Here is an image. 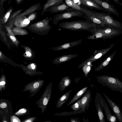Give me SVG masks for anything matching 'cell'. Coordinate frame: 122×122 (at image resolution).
<instances>
[{
	"label": "cell",
	"instance_id": "1",
	"mask_svg": "<svg viewBox=\"0 0 122 122\" xmlns=\"http://www.w3.org/2000/svg\"><path fill=\"white\" fill-rule=\"evenodd\" d=\"M60 27L74 31L86 30L91 33L97 28V25L89 20L64 22L59 24Z\"/></svg>",
	"mask_w": 122,
	"mask_h": 122
},
{
	"label": "cell",
	"instance_id": "2",
	"mask_svg": "<svg viewBox=\"0 0 122 122\" xmlns=\"http://www.w3.org/2000/svg\"><path fill=\"white\" fill-rule=\"evenodd\" d=\"M81 10H84L103 21L109 27L121 30L122 29V24L114 19L109 14L98 12L88 9L82 5Z\"/></svg>",
	"mask_w": 122,
	"mask_h": 122
},
{
	"label": "cell",
	"instance_id": "3",
	"mask_svg": "<svg viewBox=\"0 0 122 122\" xmlns=\"http://www.w3.org/2000/svg\"><path fill=\"white\" fill-rule=\"evenodd\" d=\"M97 81L103 86L111 90L122 93V82L115 77L103 75L96 77Z\"/></svg>",
	"mask_w": 122,
	"mask_h": 122
},
{
	"label": "cell",
	"instance_id": "4",
	"mask_svg": "<svg viewBox=\"0 0 122 122\" xmlns=\"http://www.w3.org/2000/svg\"><path fill=\"white\" fill-rule=\"evenodd\" d=\"M83 12L81 10L71 8L60 14L55 15L52 21L54 25L57 24L60 21L70 18L74 17H82Z\"/></svg>",
	"mask_w": 122,
	"mask_h": 122
},
{
	"label": "cell",
	"instance_id": "5",
	"mask_svg": "<svg viewBox=\"0 0 122 122\" xmlns=\"http://www.w3.org/2000/svg\"><path fill=\"white\" fill-rule=\"evenodd\" d=\"M115 44V43H113L108 48L99 50H95L93 55L79 64L77 67L78 68H82L84 65L86 64L92 66L93 62L100 58L107 52L113 47Z\"/></svg>",
	"mask_w": 122,
	"mask_h": 122
},
{
	"label": "cell",
	"instance_id": "6",
	"mask_svg": "<svg viewBox=\"0 0 122 122\" xmlns=\"http://www.w3.org/2000/svg\"><path fill=\"white\" fill-rule=\"evenodd\" d=\"M103 94L111 107L117 119L120 122H122V112L120 108L104 93Z\"/></svg>",
	"mask_w": 122,
	"mask_h": 122
},
{
	"label": "cell",
	"instance_id": "7",
	"mask_svg": "<svg viewBox=\"0 0 122 122\" xmlns=\"http://www.w3.org/2000/svg\"><path fill=\"white\" fill-rule=\"evenodd\" d=\"M101 6L105 11L109 13H112L117 16L119 14L114 6L105 1L102 0H91Z\"/></svg>",
	"mask_w": 122,
	"mask_h": 122
},
{
	"label": "cell",
	"instance_id": "8",
	"mask_svg": "<svg viewBox=\"0 0 122 122\" xmlns=\"http://www.w3.org/2000/svg\"><path fill=\"white\" fill-rule=\"evenodd\" d=\"M99 95L107 121L110 122H117L116 118L111 113L105 100L99 93Z\"/></svg>",
	"mask_w": 122,
	"mask_h": 122
},
{
	"label": "cell",
	"instance_id": "9",
	"mask_svg": "<svg viewBox=\"0 0 122 122\" xmlns=\"http://www.w3.org/2000/svg\"><path fill=\"white\" fill-rule=\"evenodd\" d=\"M91 99V93L90 90H87L81 98L82 113L85 112L86 109L88 110L89 107Z\"/></svg>",
	"mask_w": 122,
	"mask_h": 122
},
{
	"label": "cell",
	"instance_id": "10",
	"mask_svg": "<svg viewBox=\"0 0 122 122\" xmlns=\"http://www.w3.org/2000/svg\"><path fill=\"white\" fill-rule=\"evenodd\" d=\"M97 92L95 99V106L100 122H105V119L103 110V105L100 101L99 95Z\"/></svg>",
	"mask_w": 122,
	"mask_h": 122
},
{
	"label": "cell",
	"instance_id": "11",
	"mask_svg": "<svg viewBox=\"0 0 122 122\" xmlns=\"http://www.w3.org/2000/svg\"><path fill=\"white\" fill-rule=\"evenodd\" d=\"M72 8L69 6L65 2L54 5L50 7L46 12L50 11L51 13H55L68 10Z\"/></svg>",
	"mask_w": 122,
	"mask_h": 122
},
{
	"label": "cell",
	"instance_id": "12",
	"mask_svg": "<svg viewBox=\"0 0 122 122\" xmlns=\"http://www.w3.org/2000/svg\"><path fill=\"white\" fill-rule=\"evenodd\" d=\"M84 13V15L82 17L86 20L91 21L96 24L97 26V28L98 26L104 27L105 25H107L104 22L101 20L93 16L88 12L83 10H81Z\"/></svg>",
	"mask_w": 122,
	"mask_h": 122
},
{
	"label": "cell",
	"instance_id": "13",
	"mask_svg": "<svg viewBox=\"0 0 122 122\" xmlns=\"http://www.w3.org/2000/svg\"><path fill=\"white\" fill-rule=\"evenodd\" d=\"M51 17L48 18L47 17L41 20L38 21L31 25L30 27L37 28H45L47 29L50 30L52 28V26L49 25V23L50 21L52 20Z\"/></svg>",
	"mask_w": 122,
	"mask_h": 122
},
{
	"label": "cell",
	"instance_id": "14",
	"mask_svg": "<svg viewBox=\"0 0 122 122\" xmlns=\"http://www.w3.org/2000/svg\"><path fill=\"white\" fill-rule=\"evenodd\" d=\"M99 30L104 34L112 37L118 36L122 33L121 30L113 28L106 27L103 28H98Z\"/></svg>",
	"mask_w": 122,
	"mask_h": 122
},
{
	"label": "cell",
	"instance_id": "15",
	"mask_svg": "<svg viewBox=\"0 0 122 122\" xmlns=\"http://www.w3.org/2000/svg\"><path fill=\"white\" fill-rule=\"evenodd\" d=\"M41 4L38 3L34 4L21 13L16 17H19L23 16L26 17L29 16L31 14L35 12V11L41 9Z\"/></svg>",
	"mask_w": 122,
	"mask_h": 122
},
{
	"label": "cell",
	"instance_id": "16",
	"mask_svg": "<svg viewBox=\"0 0 122 122\" xmlns=\"http://www.w3.org/2000/svg\"><path fill=\"white\" fill-rule=\"evenodd\" d=\"M78 56V54H68L59 56L53 60V63L56 65L60 64L69 61Z\"/></svg>",
	"mask_w": 122,
	"mask_h": 122
},
{
	"label": "cell",
	"instance_id": "17",
	"mask_svg": "<svg viewBox=\"0 0 122 122\" xmlns=\"http://www.w3.org/2000/svg\"><path fill=\"white\" fill-rule=\"evenodd\" d=\"M82 39L75 41L73 42L67 43L54 47L52 48L53 51H60L68 49L78 45L82 43Z\"/></svg>",
	"mask_w": 122,
	"mask_h": 122
},
{
	"label": "cell",
	"instance_id": "18",
	"mask_svg": "<svg viewBox=\"0 0 122 122\" xmlns=\"http://www.w3.org/2000/svg\"><path fill=\"white\" fill-rule=\"evenodd\" d=\"M91 33L92 35L88 36L87 38V39L95 40L102 39L105 40L112 38L111 36L104 34L100 31L98 28L96 29Z\"/></svg>",
	"mask_w": 122,
	"mask_h": 122
},
{
	"label": "cell",
	"instance_id": "19",
	"mask_svg": "<svg viewBox=\"0 0 122 122\" xmlns=\"http://www.w3.org/2000/svg\"><path fill=\"white\" fill-rule=\"evenodd\" d=\"M81 4L90 9L104 10V9L100 5L91 0H79Z\"/></svg>",
	"mask_w": 122,
	"mask_h": 122
},
{
	"label": "cell",
	"instance_id": "20",
	"mask_svg": "<svg viewBox=\"0 0 122 122\" xmlns=\"http://www.w3.org/2000/svg\"><path fill=\"white\" fill-rule=\"evenodd\" d=\"M71 80L68 76H65L61 80L59 83L58 87L60 91L61 92L67 87L70 86Z\"/></svg>",
	"mask_w": 122,
	"mask_h": 122
},
{
	"label": "cell",
	"instance_id": "21",
	"mask_svg": "<svg viewBox=\"0 0 122 122\" xmlns=\"http://www.w3.org/2000/svg\"><path fill=\"white\" fill-rule=\"evenodd\" d=\"M116 51H117L115 50L112 54L107 57L94 70V71H99L106 67L112 60L115 54Z\"/></svg>",
	"mask_w": 122,
	"mask_h": 122
},
{
	"label": "cell",
	"instance_id": "22",
	"mask_svg": "<svg viewBox=\"0 0 122 122\" xmlns=\"http://www.w3.org/2000/svg\"><path fill=\"white\" fill-rule=\"evenodd\" d=\"M30 21L26 17H16L15 20L14 24L18 27H24L28 25Z\"/></svg>",
	"mask_w": 122,
	"mask_h": 122
},
{
	"label": "cell",
	"instance_id": "23",
	"mask_svg": "<svg viewBox=\"0 0 122 122\" xmlns=\"http://www.w3.org/2000/svg\"><path fill=\"white\" fill-rule=\"evenodd\" d=\"M63 2V0H47L43 5L41 15H42L50 7L62 3Z\"/></svg>",
	"mask_w": 122,
	"mask_h": 122
},
{
	"label": "cell",
	"instance_id": "24",
	"mask_svg": "<svg viewBox=\"0 0 122 122\" xmlns=\"http://www.w3.org/2000/svg\"><path fill=\"white\" fill-rule=\"evenodd\" d=\"M72 91L71 89L68 91L58 99L56 102V108H59L62 106L68 100Z\"/></svg>",
	"mask_w": 122,
	"mask_h": 122
},
{
	"label": "cell",
	"instance_id": "25",
	"mask_svg": "<svg viewBox=\"0 0 122 122\" xmlns=\"http://www.w3.org/2000/svg\"><path fill=\"white\" fill-rule=\"evenodd\" d=\"M87 88L88 87L87 86L81 89L69 101L67 105L69 106L73 104L80 97L82 96L87 90Z\"/></svg>",
	"mask_w": 122,
	"mask_h": 122
},
{
	"label": "cell",
	"instance_id": "26",
	"mask_svg": "<svg viewBox=\"0 0 122 122\" xmlns=\"http://www.w3.org/2000/svg\"><path fill=\"white\" fill-rule=\"evenodd\" d=\"M13 9V8L12 7H10L7 10L2 17L0 18V20L2 24L5 23L8 20L10 15L12 13Z\"/></svg>",
	"mask_w": 122,
	"mask_h": 122
},
{
	"label": "cell",
	"instance_id": "27",
	"mask_svg": "<svg viewBox=\"0 0 122 122\" xmlns=\"http://www.w3.org/2000/svg\"><path fill=\"white\" fill-rule=\"evenodd\" d=\"M69 6L72 8L81 10V6L75 3L73 0H64Z\"/></svg>",
	"mask_w": 122,
	"mask_h": 122
},
{
	"label": "cell",
	"instance_id": "28",
	"mask_svg": "<svg viewBox=\"0 0 122 122\" xmlns=\"http://www.w3.org/2000/svg\"><path fill=\"white\" fill-rule=\"evenodd\" d=\"M70 107L75 111L81 110V98L80 99L75 103L71 105Z\"/></svg>",
	"mask_w": 122,
	"mask_h": 122
},
{
	"label": "cell",
	"instance_id": "29",
	"mask_svg": "<svg viewBox=\"0 0 122 122\" xmlns=\"http://www.w3.org/2000/svg\"><path fill=\"white\" fill-rule=\"evenodd\" d=\"M25 9H20L12 13L10 15L8 20V22L13 20H15L17 17Z\"/></svg>",
	"mask_w": 122,
	"mask_h": 122
},
{
	"label": "cell",
	"instance_id": "30",
	"mask_svg": "<svg viewBox=\"0 0 122 122\" xmlns=\"http://www.w3.org/2000/svg\"><path fill=\"white\" fill-rule=\"evenodd\" d=\"M92 66L87 64H85L82 67V70L84 73V76H86L87 77L88 74L90 71Z\"/></svg>",
	"mask_w": 122,
	"mask_h": 122
},
{
	"label": "cell",
	"instance_id": "31",
	"mask_svg": "<svg viewBox=\"0 0 122 122\" xmlns=\"http://www.w3.org/2000/svg\"><path fill=\"white\" fill-rule=\"evenodd\" d=\"M6 0H0V17L2 18L4 15L5 10L3 7L4 3Z\"/></svg>",
	"mask_w": 122,
	"mask_h": 122
},
{
	"label": "cell",
	"instance_id": "32",
	"mask_svg": "<svg viewBox=\"0 0 122 122\" xmlns=\"http://www.w3.org/2000/svg\"><path fill=\"white\" fill-rule=\"evenodd\" d=\"M37 12H35L28 16L27 18L30 21L33 20L37 18Z\"/></svg>",
	"mask_w": 122,
	"mask_h": 122
},
{
	"label": "cell",
	"instance_id": "33",
	"mask_svg": "<svg viewBox=\"0 0 122 122\" xmlns=\"http://www.w3.org/2000/svg\"><path fill=\"white\" fill-rule=\"evenodd\" d=\"M26 111V110L25 109L22 108L20 110L18 111L16 113V115L24 113H25Z\"/></svg>",
	"mask_w": 122,
	"mask_h": 122
},
{
	"label": "cell",
	"instance_id": "34",
	"mask_svg": "<svg viewBox=\"0 0 122 122\" xmlns=\"http://www.w3.org/2000/svg\"><path fill=\"white\" fill-rule=\"evenodd\" d=\"M13 34H12L11 35H10L9 37L11 40L14 42H17V40L16 38L14 36H13Z\"/></svg>",
	"mask_w": 122,
	"mask_h": 122
},
{
	"label": "cell",
	"instance_id": "35",
	"mask_svg": "<svg viewBox=\"0 0 122 122\" xmlns=\"http://www.w3.org/2000/svg\"><path fill=\"white\" fill-rule=\"evenodd\" d=\"M11 121L13 122H20L19 119L17 117L13 116L11 119Z\"/></svg>",
	"mask_w": 122,
	"mask_h": 122
},
{
	"label": "cell",
	"instance_id": "36",
	"mask_svg": "<svg viewBox=\"0 0 122 122\" xmlns=\"http://www.w3.org/2000/svg\"><path fill=\"white\" fill-rule=\"evenodd\" d=\"M71 122H80L78 118H71L70 120Z\"/></svg>",
	"mask_w": 122,
	"mask_h": 122
},
{
	"label": "cell",
	"instance_id": "37",
	"mask_svg": "<svg viewBox=\"0 0 122 122\" xmlns=\"http://www.w3.org/2000/svg\"><path fill=\"white\" fill-rule=\"evenodd\" d=\"M7 106V104L5 103H2L0 105V107L1 108H5Z\"/></svg>",
	"mask_w": 122,
	"mask_h": 122
},
{
	"label": "cell",
	"instance_id": "38",
	"mask_svg": "<svg viewBox=\"0 0 122 122\" xmlns=\"http://www.w3.org/2000/svg\"><path fill=\"white\" fill-rule=\"evenodd\" d=\"M39 86V84L38 82H36L34 83L33 85L34 88H37Z\"/></svg>",
	"mask_w": 122,
	"mask_h": 122
},
{
	"label": "cell",
	"instance_id": "39",
	"mask_svg": "<svg viewBox=\"0 0 122 122\" xmlns=\"http://www.w3.org/2000/svg\"><path fill=\"white\" fill-rule=\"evenodd\" d=\"M16 2L18 5L20 4L24 0H15Z\"/></svg>",
	"mask_w": 122,
	"mask_h": 122
},
{
	"label": "cell",
	"instance_id": "40",
	"mask_svg": "<svg viewBox=\"0 0 122 122\" xmlns=\"http://www.w3.org/2000/svg\"><path fill=\"white\" fill-rule=\"evenodd\" d=\"M114 2L116 3L119 4L122 6V3H120L119 2L120 0H113Z\"/></svg>",
	"mask_w": 122,
	"mask_h": 122
},
{
	"label": "cell",
	"instance_id": "41",
	"mask_svg": "<svg viewBox=\"0 0 122 122\" xmlns=\"http://www.w3.org/2000/svg\"><path fill=\"white\" fill-rule=\"evenodd\" d=\"M26 54L27 56H31V53L28 51H27L26 52Z\"/></svg>",
	"mask_w": 122,
	"mask_h": 122
},
{
	"label": "cell",
	"instance_id": "42",
	"mask_svg": "<svg viewBox=\"0 0 122 122\" xmlns=\"http://www.w3.org/2000/svg\"><path fill=\"white\" fill-rule=\"evenodd\" d=\"M5 83V81H2L0 82V85L1 86L4 85Z\"/></svg>",
	"mask_w": 122,
	"mask_h": 122
},
{
	"label": "cell",
	"instance_id": "43",
	"mask_svg": "<svg viewBox=\"0 0 122 122\" xmlns=\"http://www.w3.org/2000/svg\"><path fill=\"white\" fill-rule=\"evenodd\" d=\"M31 67L33 69H34L35 67V66L33 64H31Z\"/></svg>",
	"mask_w": 122,
	"mask_h": 122
},
{
	"label": "cell",
	"instance_id": "44",
	"mask_svg": "<svg viewBox=\"0 0 122 122\" xmlns=\"http://www.w3.org/2000/svg\"><path fill=\"white\" fill-rule=\"evenodd\" d=\"M31 119H29L28 120H27L25 121V122H32V121H31Z\"/></svg>",
	"mask_w": 122,
	"mask_h": 122
},
{
	"label": "cell",
	"instance_id": "45",
	"mask_svg": "<svg viewBox=\"0 0 122 122\" xmlns=\"http://www.w3.org/2000/svg\"><path fill=\"white\" fill-rule=\"evenodd\" d=\"M103 0L104 1H105L107 2H109L110 1L109 0Z\"/></svg>",
	"mask_w": 122,
	"mask_h": 122
}]
</instances>
